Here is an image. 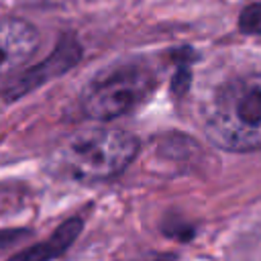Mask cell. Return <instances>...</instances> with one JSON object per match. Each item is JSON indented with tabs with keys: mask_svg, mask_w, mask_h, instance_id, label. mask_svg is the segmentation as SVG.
<instances>
[{
	"mask_svg": "<svg viewBox=\"0 0 261 261\" xmlns=\"http://www.w3.org/2000/svg\"><path fill=\"white\" fill-rule=\"evenodd\" d=\"M239 29L247 35L261 33V2H253L245 6L239 14Z\"/></svg>",
	"mask_w": 261,
	"mask_h": 261,
	"instance_id": "7",
	"label": "cell"
},
{
	"mask_svg": "<svg viewBox=\"0 0 261 261\" xmlns=\"http://www.w3.org/2000/svg\"><path fill=\"white\" fill-rule=\"evenodd\" d=\"M82 59V47L80 43L71 37V35H63L59 39V43L55 45V49L35 67L14 75L4 88H2V96L6 100H18L20 96L33 92L35 88L63 75L65 71H69L77 61Z\"/></svg>",
	"mask_w": 261,
	"mask_h": 261,
	"instance_id": "4",
	"label": "cell"
},
{
	"mask_svg": "<svg viewBox=\"0 0 261 261\" xmlns=\"http://www.w3.org/2000/svg\"><path fill=\"white\" fill-rule=\"evenodd\" d=\"M84 228V220L80 216H73V218H67L65 222H61L57 226V230L45 239L43 243L35 245V247H29V249H22L20 253L12 255L8 261H51L59 255H63L69 245H73V241L80 237Z\"/></svg>",
	"mask_w": 261,
	"mask_h": 261,
	"instance_id": "6",
	"label": "cell"
},
{
	"mask_svg": "<svg viewBox=\"0 0 261 261\" xmlns=\"http://www.w3.org/2000/svg\"><path fill=\"white\" fill-rule=\"evenodd\" d=\"M4 196H6V194H0V208H2V206H4V200H6V198H4Z\"/></svg>",
	"mask_w": 261,
	"mask_h": 261,
	"instance_id": "9",
	"label": "cell"
},
{
	"mask_svg": "<svg viewBox=\"0 0 261 261\" xmlns=\"http://www.w3.org/2000/svg\"><path fill=\"white\" fill-rule=\"evenodd\" d=\"M157 80L149 65L130 61L100 71L82 92V110L94 120H112L135 110Z\"/></svg>",
	"mask_w": 261,
	"mask_h": 261,
	"instance_id": "3",
	"label": "cell"
},
{
	"mask_svg": "<svg viewBox=\"0 0 261 261\" xmlns=\"http://www.w3.org/2000/svg\"><path fill=\"white\" fill-rule=\"evenodd\" d=\"M208 139L226 151L261 149V73L228 80L206 108Z\"/></svg>",
	"mask_w": 261,
	"mask_h": 261,
	"instance_id": "2",
	"label": "cell"
},
{
	"mask_svg": "<svg viewBox=\"0 0 261 261\" xmlns=\"http://www.w3.org/2000/svg\"><path fill=\"white\" fill-rule=\"evenodd\" d=\"M39 47L37 29L16 16H0V75L18 69Z\"/></svg>",
	"mask_w": 261,
	"mask_h": 261,
	"instance_id": "5",
	"label": "cell"
},
{
	"mask_svg": "<svg viewBox=\"0 0 261 261\" xmlns=\"http://www.w3.org/2000/svg\"><path fill=\"white\" fill-rule=\"evenodd\" d=\"M139 151L135 135L112 126L77 128L53 153L55 167L75 181H102L122 173Z\"/></svg>",
	"mask_w": 261,
	"mask_h": 261,
	"instance_id": "1",
	"label": "cell"
},
{
	"mask_svg": "<svg viewBox=\"0 0 261 261\" xmlns=\"http://www.w3.org/2000/svg\"><path fill=\"white\" fill-rule=\"evenodd\" d=\"M29 234H31V230H24V228H0V249H6L10 245L22 241Z\"/></svg>",
	"mask_w": 261,
	"mask_h": 261,
	"instance_id": "8",
	"label": "cell"
}]
</instances>
